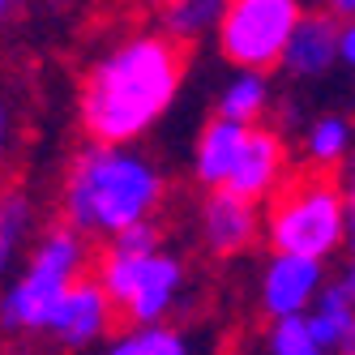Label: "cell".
<instances>
[{
	"label": "cell",
	"instance_id": "cell-1",
	"mask_svg": "<svg viewBox=\"0 0 355 355\" xmlns=\"http://www.w3.org/2000/svg\"><path fill=\"white\" fill-rule=\"evenodd\" d=\"M184 82V47L159 35H129L98 56L82 86V129L94 146H129L150 133Z\"/></svg>",
	"mask_w": 355,
	"mask_h": 355
},
{
	"label": "cell",
	"instance_id": "cell-2",
	"mask_svg": "<svg viewBox=\"0 0 355 355\" xmlns=\"http://www.w3.org/2000/svg\"><path fill=\"white\" fill-rule=\"evenodd\" d=\"M167 193L163 171L146 155H133L124 146H86L69 163L60 210L64 227L78 236H116L133 223H146L159 210Z\"/></svg>",
	"mask_w": 355,
	"mask_h": 355
},
{
	"label": "cell",
	"instance_id": "cell-3",
	"mask_svg": "<svg viewBox=\"0 0 355 355\" xmlns=\"http://www.w3.org/2000/svg\"><path fill=\"white\" fill-rule=\"evenodd\" d=\"M266 240L274 252L325 261L347 240V197L329 171H309L283 184L266 210Z\"/></svg>",
	"mask_w": 355,
	"mask_h": 355
},
{
	"label": "cell",
	"instance_id": "cell-4",
	"mask_svg": "<svg viewBox=\"0 0 355 355\" xmlns=\"http://www.w3.org/2000/svg\"><path fill=\"white\" fill-rule=\"evenodd\" d=\"M78 278H86V236L60 223L39 240L26 270L0 295V329L5 334H39V329H47L52 309Z\"/></svg>",
	"mask_w": 355,
	"mask_h": 355
},
{
	"label": "cell",
	"instance_id": "cell-5",
	"mask_svg": "<svg viewBox=\"0 0 355 355\" xmlns=\"http://www.w3.org/2000/svg\"><path fill=\"white\" fill-rule=\"evenodd\" d=\"M300 17H304L300 0H223L218 52L240 73H266L283 60Z\"/></svg>",
	"mask_w": 355,
	"mask_h": 355
},
{
	"label": "cell",
	"instance_id": "cell-6",
	"mask_svg": "<svg viewBox=\"0 0 355 355\" xmlns=\"http://www.w3.org/2000/svg\"><path fill=\"white\" fill-rule=\"evenodd\" d=\"M98 287L133 329H146L159 325L171 313V304L180 300L184 266L167 252H150V257H112L107 252L98 261Z\"/></svg>",
	"mask_w": 355,
	"mask_h": 355
},
{
	"label": "cell",
	"instance_id": "cell-7",
	"mask_svg": "<svg viewBox=\"0 0 355 355\" xmlns=\"http://www.w3.org/2000/svg\"><path fill=\"white\" fill-rule=\"evenodd\" d=\"M283 171H287V141L274 129H244V141L236 150L232 175H227V193L244 197V201H270L278 189H283Z\"/></svg>",
	"mask_w": 355,
	"mask_h": 355
},
{
	"label": "cell",
	"instance_id": "cell-8",
	"mask_svg": "<svg viewBox=\"0 0 355 355\" xmlns=\"http://www.w3.org/2000/svg\"><path fill=\"white\" fill-rule=\"evenodd\" d=\"M321 287H325L321 261L291 257V252H274V257L266 261V270H261V309H266L270 321L304 317Z\"/></svg>",
	"mask_w": 355,
	"mask_h": 355
},
{
	"label": "cell",
	"instance_id": "cell-9",
	"mask_svg": "<svg viewBox=\"0 0 355 355\" xmlns=\"http://www.w3.org/2000/svg\"><path fill=\"white\" fill-rule=\"evenodd\" d=\"M112 317H116V309L103 295V287H98V278H78V283L60 295L52 317H47V334L60 347L78 351V347H90L94 338H103Z\"/></svg>",
	"mask_w": 355,
	"mask_h": 355
},
{
	"label": "cell",
	"instance_id": "cell-10",
	"mask_svg": "<svg viewBox=\"0 0 355 355\" xmlns=\"http://www.w3.org/2000/svg\"><path fill=\"white\" fill-rule=\"evenodd\" d=\"M261 232V214L252 201L232 197L227 189H210L206 206H201V240L214 257H236V252L252 248Z\"/></svg>",
	"mask_w": 355,
	"mask_h": 355
},
{
	"label": "cell",
	"instance_id": "cell-11",
	"mask_svg": "<svg viewBox=\"0 0 355 355\" xmlns=\"http://www.w3.org/2000/svg\"><path fill=\"white\" fill-rule=\"evenodd\" d=\"M334 60H338V21L329 13H304L278 64L291 78H321V73H329Z\"/></svg>",
	"mask_w": 355,
	"mask_h": 355
},
{
	"label": "cell",
	"instance_id": "cell-12",
	"mask_svg": "<svg viewBox=\"0 0 355 355\" xmlns=\"http://www.w3.org/2000/svg\"><path fill=\"white\" fill-rule=\"evenodd\" d=\"M304 325H309L313 343L329 355V351H347L355 338V295L334 283V287H321L313 300V313H304Z\"/></svg>",
	"mask_w": 355,
	"mask_h": 355
},
{
	"label": "cell",
	"instance_id": "cell-13",
	"mask_svg": "<svg viewBox=\"0 0 355 355\" xmlns=\"http://www.w3.org/2000/svg\"><path fill=\"white\" fill-rule=\"evenodd\" d=\"M240 141H244V124H232V120H218L214 116L206 129L197 133V150H193V175H197V184L223 189L227 175H232Z\"/></svg>",
	"mask_w": 355,
	"mask_h": 355
},
{
	"label": "cell",
	"instance_id": "cell-14",
	"mask_svg": "<svg viewBox=\"0 0 355 355\" xmlns=\"http://www.w3.org/2000/svg\"><path fill=\"white\" fill-rule=\"evenodd\" d=\"M266 107H270L266 73H236V82H227L223 94H218V120L244 124V129H252Z\"/></svg>",
	"mask_w": 355,
	"mask_h": 355
},
{
	"label": "cell",
	"instance_id": "cell-15",
	"mask_svg": "<svg viewBox=\"0 0 355 355\" xmlns=\"http://www.w3.org/2000/svg\"><path fill=\"white\" fill-rule=\"evenodd\" d=\"M351 146H355V133H351V124L343 116H317L309 129H304V155H309V163L317 171H329V167L347 163Z\"/></svg>",
	"mask_w": 355,
	"mask_h": 355
},
{
	"label": "cell",
	"instance_id": "cell-16",
	"mask_svg": "<svg viewBox=\"0 0 355 355\" xmlns=\"http://www.w3.org/2000/svg\"><path fill=\"white\" fill-rule=\"evenodd\" d=\"M223 17V0H175L163 13V35L171 43H197L206 31H218Z\"/></svg>",
	"mask_w": 355,
	"mask_h": 355
},
{
	"label": "cell",
	"instance_id": "cell-17",
	"mask_svg": "<svg viewBox=\"0 0 355 355\" xmlns=\"http://www.w3.org/2000/svg\"><path fill=\"white\" fill-rule=\"evenodd\" d=\"M31 218H35V210H31V197L21 189H5V193H0V278H5V270L17 261L21 244H26Z\"/></svg>",
	"mask_w": 355,
	"mask_h": 355
},
{
	"label": "cell",
	"instance_id": "cell-18",
	"mask_svg": "<svg viewBox=\"0 0 355 355\" xmlns=\"http://www.w3.org/2000/svg\"><path fill=\"white\" fill-rule=\"evenodd\" d=\"M107 355H189V338L167 325H146V329L116 338L107 347Z\"/></svg>",
	"mask_w": 355,
	"mask_h": 355
},
{
	"label": "cell",
	"instance_id": "cell-19",
	"mask_svg": "<svg viewBox=\"0 0 355 355\" xmlns=\"http://www.w3.org/2000/svg\"><path fill=\"white\" fill-rule=\"evenodd\" d=\"M266 351L270 355H325L309 325H304V317H287V321H270V338H266Z\"/></svg>",
	"mask_w": 355,
	"mask_h": 355
},
{
	"label": "cell",
	"instance_id": "cell-20",
	"mask_svg": "<svg viewBox=\"0 0 355 355\" xmlns=\"http://www.w3.org/2000/svg\"><path fill=\"white\" fill-rule=\"evenodd\" d=\"M107 252H112V257H150V252H159V227L150 223V218L124 227V232L112 236Z\"/></svg>",
	"mask_w": 355,
	"mask_h": 355
},
{
	"label": "cell",
	"instance_id": "cell-21",
	"mask_svg": "<svg viewBox=\"0 0 355 355\" xmlns=\"http://www.w3.org/2000/svg\"><path fill=\"white\" fill-rule=\"evenodd\" d=\"M343 197H347V270H343V287L355 295V146L347 155V184H343Z\"/></svg>",
	"mask_w": 355,
	"mask_h": 355
},
{
	"label": "cell",
	"instance_id": "cell-22",
	"mask_svg": "<svg viewBox=\"0 0 355 355\" xmlns=\"http://www.w3.org/2000/svg\"><path fill=\"white\" fill-rule=\"evenodd\" d=\"M338 60L355 69V21H338Z\"/></svg>",
	"mask_w": 355,
	"mask_h": 355
},
{
	"label": "cell",
	"instance_id": "cell-23",
	"mask_svg": "<svg viewBox=\"0 0 355 355\" xmlns=\"http://www.w3.org/2000/svg\"><path fill=\"white\" fill-rule=\"evenodd\" d=\"M325 13L334 21H355V0H325Z\"/></svg>",
	"mask_w": 355,
	"mask_h": 355
},
{
	"label": "cell",
	"instance_id": "cell-24",
	"mask_svg": "<svg viewBox=\"0 0 355 355\" xmlns=\"http://www.w3.org/2000/svg\"><path fill=\"white\" fill-rule=\"evenodd\" d=\"M5 146H9V112L0 103V155H5Z\"/></svg>",
	"mask_w": 355,
	"mask_h": 355
},
{
	"label": "cell",
	"instance_id": "cell-25",
	"mask_svg": "<svg viewBox=\"0 0 355 355\" xmlns=\"http://www.w3.org/2000/svg\"><path fill=\"white\" fill-rule=\"evenodd\" d=\"M17 5V0H0V17H9V9Z\"/></svg>",
	"mask_w": 355,
	"mask_h": 355
},
{
	"label": "cell",
	"instance_id": "cell-26",
	"mask_svg": "<svg viewBox=\"0 0 355 355\" xmlns=\"http://www.w3.org/2000/svg\"><path fill=\"white\" fill-rule=\"evenodd\" d=\"M9 355H35V351H9Z\"/></svg>",
	"mask_w": 355,
	"mask_h": 355
},
{
	"label": "cell",
	"instance_id": "cell-27",
	"mask_svg": "<svg viewBox=\"0 0 355 355\" xmlns=\"http://www.w3.org/2000/svg\"><path fill=\"white\" fill-rule=\"evenodd\" d=\"M159 5H163V9H167V5H175V0H159Z\"/></svg>",
	"mask_w": 355,
	"mask_h": 355
},
{
	"label": "cell",
	"instance_id": "cell-28",
	"mask_svg": "<svg viewBox=\"0 0 355 355\" xmlns=\"http://www.w3.org/2000/svg\"><path fill=\"white\" fill-rule=\"evenodd\" d=\"M343 355H355V351H343Z\"/></svg>",
	"mask_w": 355,
	"mask_h": 355
}]
</instances>
